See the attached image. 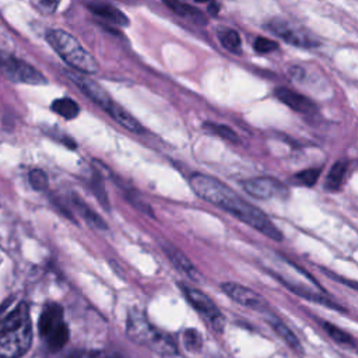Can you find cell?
Wrapping results in <instances>:
<instances>
[{
    "mask_svg": "<svg viewBox=\"0 0 358 358\" xmlns=\"http://www.w3.org/2000/svg\"><path fill=\"white\" fill-rule=\"evenodd\" d=\"M271 32L282 38L285 42H289L295 46H315V41L308 35L303 34V31L292 27L288 21L281 20V18H274L270 20L268 24L266 25Z\"/></svg>",
    "mask_w": 358,
    "mask_h": 358,
    "instance_id": "cell-11",
    "label": "cell"
},
{
    "mask_svg": "<svg viewBox=\"0 0 358 358\" xmlns=\"http://www.w3.org/2000/svg\"><path fill=\"white\" fill-rule=\"evenodd\" d=\"M186 299L192 303V306L213 326L215 331H222L224 324H225V317L217 308V305L207 296L203 291L190 287V285H180Z\"/></svg>",
    "mask_w": 358,
    "mask_h": 358,
    "instance_id": "cell-7",
    "label": "cell"
},
{
    "mask_svg": "<svg viewBox=\"0 0 358 358\" xmlns=\"http://www.w3.org/2000/svg\"><path fill=\"white\" fill-rule=\"evenodd\" d=\"M88 8L95 15H98L102 20H106L112 24H116V25H120V27H126L129 24L127 17L119 8H116L115 6H112L109 3L92 1V3L88 4Z\"/></svg>",
    "mask_w": 358,
    "mask_h": 358,
    "instance_id": "cell-13",
    "label": "cell"
},
{
    "mask_svg": "<svg viewBox=\"0 0 358 358\" xmlns=\"http://www.w3.org/2000/svg\"><path fill=\"white\" fill-rule=\"evenodd\" d=\"M0 70L14 83L31 85H39L46 83L45 76L38 71L32 64L8 53L0 52Z\"/></svg>",
    "mask_w": 358,
    "mask_h": 358,
    "instance_id": "cell-6",
    "label": "cell"
},
{
    "mask_svg": "<svg viewBox=\"0 0 358 358\" xmlns=\"http://www.w3.org/2000/svg\"><path fill=\"white\" fill-rule=\"evenodd\" d=\"M127 334L138 344L147 345L161 354L175 352L173 341L158 329H155L143 312L133 309L127 315Z\"/></svg>",
    "mask_w": 358,
    "mask_h": 358,
    "instance_id": "cell-4",
    "label": "cell"
},
{
    "mask_svg": "<svg viewBox=\"0 0 358 358\" xmlns=\"http://www.w3.org/2000/svg\"><path fill=\"white\" fill-rule=\"evenodd\" d=\"M340 281H343L344 284H347L348 287H351V288H354V289H357L358 291V282H355V281H350V280H341V278H338Z\"/></svg>",
    "mask_w": 358,
    "mask_h": 358,
    "instance_id": "cell-30",
    "label": "cell"
},
{
    "mask_svg": "<svg viewBox=\"0 0 358 358\" xmlns=\"http://www.w3.org/2000/svg\"><path fill=\"white\" fill-rule=\"evenodd\" d=\"M274 95L284 103L287 105L288 108H291L292 110L298 112V113H303V115H310L316 110V105L313 103V101H310L308 96L294 91V90H289V88H285V87H281V88H277L274 91Z\"/></svg>",
    "mask_w": 358,
    "mask_h": 358,
    "instance_id": "cell-12",
    "label": "cell"
},
{
    "mask_svg": "<svg viewBox=\"0 0 358 358\" xmlns=\"http://www.w3.org/2000/svg\"><path fill=\"white\" fill-rule=\"evenodd\" d=\"M39 334L50 351L62 350L69 340V327L64 322L63 308L56 302H48L39 316Z\"/></svg>",
    "mask_w": 358,
    "mask_h": 358,
    "instance_id": "cell-5",
    "label": "cell"
},
{
    "mask_svg": "<svg viewBox=\"0 0 358 358\" xmlns=\"http://www.w3.org/2000/svg\"><path fill=\"white\" fill-rule=\"evenodd\" d=\"M320 172H322L320 168H308V169L299 171L294 175V182L296 185L310 187L317 182V179L320 176Z\"/></svg>",
    "mask_w": 358,
    "mask_h": 358,
    "instance_id": "cell-22",
    "label": "cell"
},
{
    "mask_svg": "<svg viewBox=\"0 0 358 358\" xmlns=\"http://www.w3.org/2000/svg\"><path fill=\"white\" fill-rule=\"evenodd\" d=\"M29 183L35 190H43L48 187V176L42 169H32L28 175Z\"/></svg>",
    "mask_w": 358,
    "mask_h": 358,
    "instance_id": "cell-26",
    "label": "cell"
},
{
    "mask_svg": "<svg viewBox=\"0 0 358 358\" xmlns=\"http://www.w3.org/2000/svg\"><path fill=\"white\" fill-rule=\"evenodd\" d=\"M46 41L53 50L77 71L83 74H94L98 71L96 60L69 32L63 29H50L46 34Z\"/></svg>",
    "mask_w": 358,
    "mask_h": 358,
    "instance_id": "cell-3",
    "label": "cell"
},
{
    "mask_svg": "<svg viewBox=\"0 0 358 358\" xmlns=\"http://www.w3.org/2000/svg\"><path fill=\"white\" fill-rule=\"evenodd\" d=\"M347 171H348V162L344 159H340L337 162L333 164V166L330 168L326 180H324V186L329 190H338L341 187V185L344 183L345 178H347Z\"/></svg>",
    "mask_w": 358,
    "mask_h": 358,
    "instance_id": "cell-16",
    "label": "cell"
},
{
    "mask_svg": "<svg viewBox=\"0 0 358 358\" xmlns=\"http://www.w3.org/2000/svg\"><path fill=\"white\" fill-rule=\"evenodd\" d=\"M196 1H199V3H211L213 0H196Z\"/></svg>",
    "mask_w": 358,
    "mask_h": 358,
    "instance_id": "cell-31",
    "label": "cell"
},
{
    "mask_svg": "<svg viewBox=\"0 0 358 358\" xmlns=\"http://www.w3.org/2000/svg\"><path fill=\"white\" fill-rule=\"evenodd\" d=\"M253 48L259 53H270V52L278 49V43L275 41H273V39H268V38H264V36H259L255 41Z\"/></svg>",
    "mask_w": 358,
    "mask_h": 358,
    "instance_id": "cell-27",
    "label": "cell"
},
{
    "mask_svg": "<svg viewBox=\"0 0 358 358\" xmlns=\"http://www.w3.org/2000/svg\"><path fill=\"white\" fill-rule=\"evenodd\" d=\"M221 289L236 303L257 310L260 313H270V306L267 303V301L256 291L241 285L238 282H222L221 284Z\"/></svg>",
    "mask_w": 358,
    "mask_h": 358,
    "instance_id": "cell-8",
    "label": "cell"
},
{
    "mask_svg": "<svg viewBox=\"0 0 358 358\" xmlns=\"http://www.w3.org/2000/svg\"><path fill=\"white\" fill-rule=\"evenodd\" d=\"M91 358H123L122 355L116 354V352H106V351H101V352H95Z\"/></svg>",
    "mask_w": 358,
    "mask_h": 358,
    "instance_id": "cell-28",
    "label": "cell"
},
{
    "mask_svg": "<svg viewBox=\"0 0 358 358\" xmlns=\"http://www.w3.org/2000/svg\"><path fill=\"white\" fill-rule=\"evenodd\" d=\"M120 126H123L124 129H127L129 131H133V133H141L143 131V127L140 124V122L131 116L126 109H123L120 105L115 103L112 106V109L108 112Z\"/></svg>",
    "mask_w": 358,
    "mask_h": 358,
    "instance_id": "cell-18",
    "label": "cell"
},
{
    "mask_svg": "<svg viewBox=\"0 0 358 358\" xmlns=\"http://www.w3.org/2000/svg\"><path fill=\"white\" fill-rule=\"evenodd\" d=\"M323 327H324L326 333H327V334H329V336H330L336 343H340V344H354L352 337H351L348 333L343 331L340 327L334 326L333 323L324 322Z\"/></svg>",
    "mask_w": 358,
    "mask_h": 358,
    "instance_id": "cell-24",
    "label": "cell"
},
{
    "mask_svg": "<svg viewBox=\"0 0 358 358\" xmlns=\"http://www.w3.org/2000/svg\"><path fill=\"white\" fill-rule=\"evenodd\" d=\"M31 343L29 309L21 302L0 322V358H21L29 350Z\"/></svg>",
    "mask_w": 358,
    "mask_h": 358,
    "instance_id": "cell-2",
    "label": "cell"
},
{
    "mask_svg": "<svg viewBox=\"0 0 358 358\" xmlns=\"http://www.w3.org/2000/svg\"><path fill=\"white\" fill-rule=\"evenodd\" d=\"M243 190L260 200L273 199V197H285L288 190L284 183H281L278 179L271 176H259L245 180Z\"/></svg>",
    "mask_w": 358,
    "mask_h": 358,
    "instance_id": "cell-9",
    "label": "cell"
},
{
    "mask_svg": "<svg viewBox=\"0 0 358 358\" xmlns=\"http://www.w3.org/2000/svg\"><path fill=\"white\" fill-rule=\"evenodd\" d=\"M74 204H76V207H77V210L80 211V214L85 218V221L91 225V227H94L95 229H106V224L103 222V220L95 213V211H92L85 203H83L80 199H74Z\"/></svg>",
    "mask_w": 358,
    "mask_h": 358,
    "instance_id": "cell-20",
    "label": "cell"
},
{
    "mask_svg": "<svg viewBox=\"0 0 358 358\" xmlns=\"http://www.w3.org/2000/svg\"><path fill=\"white\" fill-rule=\"evenodd\" d=\"M166 3V6L173 10V13L185 17V18H189L192 21H196L199 24H204L206 22V17L204 14L197 10L196 7L187 4L186 1H182V0H164Z\"/></svg>",
    "mask_w": 358,
    "mask_h": 358,
    "instance_id": "cell-17",
    "label": "cell"
},
{
    "mask_svg": "<svg viewBox=\"0 0 358 358\" xmlns=\"http://www.w3.org/2000/svg\"><path fill=\"white\" fill-rule=\"evenodd\" d=\"M189 185L204 201L227 211L264 236L275 242L282 241V234L274 222L262 210L242 199L224 182L204 173H194L189 179Z\"/></svg>",
    "mask_w": 358,
    "mask_h": 358,
    "instance_id": "cell-1",
    "label": "cell"
},
{
    "mask_svg": "<svg viewBox=\"0 0 358 358\" xmlns=\"http://www.w3.org/2000/svg\"><path fill=\"white\" fill-rule=\"evenodd\" d=\"M67 76L81 90V92L84 95H87L94 103H96L99 108H102L106 113L112 109L115 102L112 101V98L108 95V92L99 84H96L95 81L84 77L83 73L67 71Z\"/></svg>",
    "mask_w": 358,
    "mask_h": 358,
    "instance_id": "cell-10",
    "label": "cell"
},
{
    "mask_svg": "<svg viewBox=\"0 0 358 358\" xmlns=\"http://www.w3.org/2000/svg\"><path fill=\"white\" fill-rule=\"evenodd\" d=\"M164 250L166 253V256L171 259V262L179 268L182 270L185 274H187L192 280H199V271L194 268V266L192 264V262L176 248L171 246V245H164Z\"/></svg>",
    "mask_w": 358,
    "mask_h": 358,
    "instance_id": "cell-15",
    "label": "cell"
},
{
    "mask_svg": "<svg viewBox=\"0 0 358 358\" xmlns=\"http://www.w3.org/2000/svg\"><path fill=\"white\" fill-rule=\"evenodd\" d=\"M267 322L270 323V326L273 327V330L275 331V334L280 336V337L285 341L287 345H289L292 350H295V351L299 352V354L303 351V348H302V345H301L298 337L292 333V330H291L281 319L275 317V316L271 315V313H267Z\"/></svg>",
    "mask_w": 358,
    "mask_h": 358,
    "instance_id": "cell-14",
    "label": "cell"
},
{
    "mask_svg": "<svg viewBox=\"0 0 358 358\" xmlns=\"http://www.w3.org/2000/svg\"><path fill=\"white\" fill-rule=\"evenodd\" d=\"M183 343L187 350L199 351L203 345V338H201V334L196 329H187L183 333Z\"/></svg>",
    "mask_w": 358,
    "mask_h": 358,
    "instance_id": "cell-25",
    "label": "cell"
},
{
    "mask_svg": "<svg viewBox=\"0 0 358 358\" xmlns=\"http://www.w3.org/2000/svg\"><path fill=\"white\" fill-rule=\"evenodd\" d=\"M43 4H46V6H48V10L53 11V10L57 7L59 0H43Z\"/></svg>",
    "mask_w": 358,
    "mask_h": 358,
    "instance_id": "cell-29",
    "label": "cell"
},
{
    "mask_svg": "<svg viewBox=\"0 0 358 358\" xmlns=\"http://www.w3.org/2000/svg\"><path fill=\"white\" fill-rule=\"evenodd\" d=\"M204 127H206L207 130H210L211 133L220 136V137L224 138V140H228V141H232V143H238V141H239L238 134H236L231 127H228V126H225V124H218V123H211V122H208V123L204 124Z\"/></svg>",
    "mask_w": 358,
    "mask_h": 358,
    "instance_id": "cell-23",
    "label": "cell"
},
{
    "mask_svg": "<svg viewBox=\"0 0 358 358\" xmlns=\"http://www.w3.org/2000/svg\"><path fill=\"white\" fill-rule=\"evenodd\" d=\"M220 41L222 43V46L229 50V52H239L241 50V45H242V41H241V36L239 34L235 31V29H224L221 34H220Z\"/></svg>",
    "mask_w": 358,
    "mask_h": 358,
    "instance_id": "cell-21",
    "label": "cell"
},
{
    "mask_svg": "<svg viewBox=\"0 0 358 358\" xmlns=\"http://www.w3.org/2000/svg\"><path fill=\"white\" fill-rule=\"evenodd\" d=\"M52 110L64 119H74L80 112V106L76 101L66 96V98H57L56 101H53Z\"/></svg>",
    "mask_w": 358,
    "mask_h": 358,
    "instance_id": "cell-19",
    "label": "cell"
}]
</instances>
